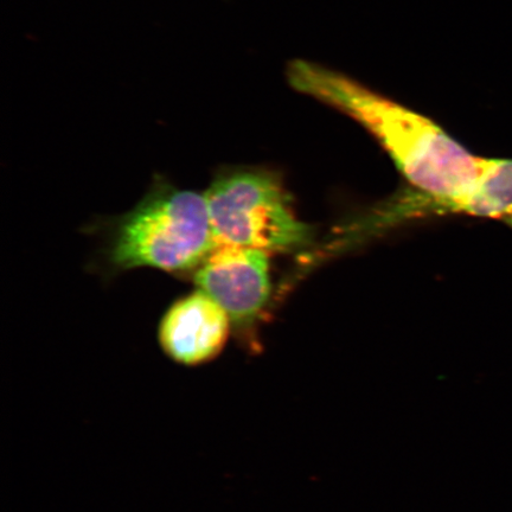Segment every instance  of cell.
Listing matches in <instances>:
<instances>
[{
  "label": "cell",
  "mask_w": 512,
  "mask_h": 512,
  "mask_svg": "<svg viewBox=\"0 0 512 512\" xmlns=\"http://www.w3.org/2000/svg\"><path fill=\"white\" fill-rule=\"evenodd\" d=\"M286 74L297 92L366 128L420 192L454 201L456 210L475 185L484 158L472 155L431 119L317 63L293 61Z\"/></svg>",
  "instance_id": "6da1fadb"
},
{
  "label": "cell",
  "mask_w": 512,
  "mask_h": 512,
  "mask_svg": "<svg viewBox=\"0 0 512 512\" xmlns=\"http://www.w3.org/2000/svg\"><path fill=\"white\" fill-rule=\"evenodd\" d=\"M215 248L206 196L160 183L119 224L115 266L188 270Z\"/></svg>",
  "instance_id": "7a4b0ae2"
},
{
  "label": "cell",
  "mask_w": 512,
  "mask_h": 512,
  "mask_svg": "<svg viewBox=\"0 0 512 512\" xmlns=\"http://www.w3.org/2000/svg\"><path fill=\"white\" fill-rule=\"evenodd\" d=\"M206 196L217 246L292 252L310 242V228L300 222L286 192L272 172L223 171Z\"/></svg>",
  "instance_id": "3957f363"
},
{
  "label": "cell",
  "mask_w": 512,
  "mask_h": 512,
  "mask_svg": "<svg viewBox=\"0 0 512 512\" xmlns=\"http://www.w3.org/2000/svg\"><path fill=\"white\" fill-rule=\"evenodd\" d=\"M200 290L227 313L230 322H255L271 296L268 253L259 249L217 246L195 275Z\"/></svg>",
  "instance_id": "277c9868"
},
{
  "label": "cell",
  "mask_w": 512,
  "mask_h": 512,
  "mask_svg": "<svg viewBox=\"0 0 512 512\" xmlns=\"http://www.w3.org/2000/svg\"><path fill=\"white\" fill-rule=\"evenodd\" d=\"M230 319L207 293L198 290L171 307L159 339L172 360L194 367L213 361L226 345Z\"/></svg>",
  "instance_id": "5b68a950"
},
{
  "label": "cell",
  "mask_w": 512,
  "mask_h": 512,
  "mask_svg": "<svg viewBox=\"0 0 512 512\" xmlns=\"http://www.w3.org/2000/svg\"><path fill=\"white\" fill-rule=\"evenodd\" d=\"M459 214L501 220L512 228V159L484 158L475 185L460 198Z\"/></svg>",
  "instance_id": "8992f818"
}]
</instances>
